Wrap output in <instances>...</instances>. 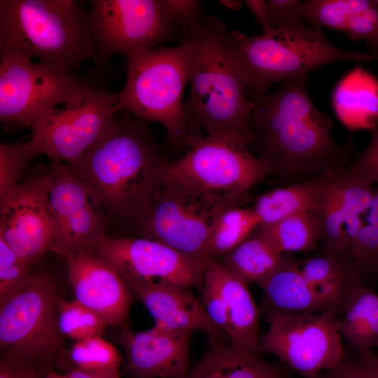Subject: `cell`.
<instances>
[{
    "mask_svg": "<svg viewBox=\"0 0 378 378\" xmlns=\"http://www.w3.org/2000/svg\"><path fill=\"white\" fill-rule=\"evenodd\" d=\"M308 76L290 78L276 91L250 99V147L268 177L284 186L347 167L350 158V147L334 140L329 116L312 103Z\"/></svg>",
    "mask_w": 378,
    "mask_h": 378,
    "instance_id": "obj_1",
    "label": "cell"
},
{
    "mask_svg": "<svg viewBox=\"0 0 378 378\" xmlns=\"http://www.w3.org/2000/svg\"><path fill=\"white\" fill-rule=\"evenodd\" d=\"M170 162L147 121L121 111L99 139L68 166L105 214L132 232Z\"/></svg>",
    "mask_w": 378,
    "mask_h": 378,
    "instance_id": "obj_2",
    "label": "cell"
},
{
    "mask_svg": "<svg viewBox=\"0 0 378 378\" xmlns=\"http://www.w3.org/2000/svg\"><path fill=\"white\" fill-rule=\"evenodd\" d=\"M189 54L190 94L183 103L192 137L230 135L251 142L252 103L235 67L232 31L211 15L199 16L181 26Z\"/></svg>",
    "mask_w": 378,
    "mask_h": 378,
    "instance_id": "obj_3",
    "label": "cell"
},
{
    "mask_svg": "<svg viewBox=\"0 0 378 378\" xmlns=\"http://www.w3.org/2000/svg\"><path fill=\"white\" fill-rule=\"evenodd\" d=\"M89 10L75 0H1L0 55L76 74L94 59Z\"/></svg>",
    "mask_w": 378,
    "mask_h": 378,
    "instance_id": "obj_4",
    "label": "cell"
},
{
    "mask_svg": "<svg viewBox=\"0 0 378 378\" xmlns=\"http://www.w3.org/2000/svg\"><path fill=\"white\" fill-rule=\"evenodd\" d=\"M273 29L252 36L232 32L233 61L249 99L267 93L272 83L309 75L329 63L378 60L372 53L334 46L321 29L307 26L298 12L279 18Z\"/></svg>",
    "mask_w": 378,
    "mask_h": 378,
    "instance_id": "obj_5",
    "label": "cell"
},
{
    "mask_svg": "<svg viewBox=\"0 0 378 378\" xmlns=\"http://www.w3.org/2000/svg\"><path fill=\"white\" fill-rule=\"evenodd\" d=\"M188 149L169 163L164 178L219 213L241 206L250 189L269 176L265 164L241 139L190 137Z\"/></svg>",
    "mask_w": 378,
    "mask_h": 378,
    "instance_id": "obj_6",
    "label": "cell"
},
{
    "mask_svg": "<svg viewBox=\"0 0 378 378\" xmlns=\"http://www.w3.org/2000/svg\"><path fill=\"white\" fill-rule=\"evenodd\" d=\"M125 57L126 80L118 92V111L161 124L171 145L188 148L192 136L183 103L190 72L186 43L137 50Z\"/></svg>",
    "mask_w": 378,
    "mask_h": 378,
    "instance_id": "obj_7",
    "label": "cell"
},
{
    "mask_svg": "<svg viewBox=\"0 0 378 378\" xmlns=\"http://www.w3.org/2000/svg\"><path fill=\"white\" fill-rule=\"evenodd\" d=\"M99 86L85 77L15 55H0V122L6 132L35 123Z\"/></svg>",
    "mask_w": 378,
    "mask_h": 378,
    "instance_id": "obj_8",
    "label": "cell"
},
{
    "mask_svg": "<svg viewBox=\"0 0 378 378\" xmlns=\"http://www.w3.org/2000/svg\"><path fill=\"white\" fill-rule=\"evenodd\" d=\"M90 6L97 64L118 54L154 48L181 29L169 0H92Z\"/></svg>",
    "mask_w": 378,
    "mask_h": 378,
    "instance_id": "obj_9",
    "label": "cell"
},
{
    "mask_svg": "<svg viewBox=\"0 0 378 378\" xmlns=\"http://www.w3.org/2000/svg\"><path fill=\"white\" fill-rule=\"evenodd\" d=\"M337 318L329 312L267 314L269 326L260 337L259 351L275 356L304 378H318L346 356Z\"/></svg>",
    "mask_w": 378,
    "mask_h": 378,
    "instance_id": "obj_10",
    "label": "cell"
},
{
    "mask_svg": "<svg viewBox=\"0 0 378 378\" xmlns=\"http://www.w3.org/2000/svg\"><path fill=\"white\" fill-rule=\"evenodd\" d=\"M59 298L55 280L32 272L24 284L0 304V348L13 349L54 361L64 337L57 326Z\"/></svg>",
    "mask_w": 378,
    "mask_h": 378,
    "instance_id": "obj_11",
    "label": "cell"
},
{
    "mask_svg": "<svg viewBox=\"0 0 378 378\" xmlns=\"http://www.w3.org/2000/svg\"><path fill=\"white\" fill-rule=\"evenodd\" d=\"M220 214L164 178L137 218L131 237L153 239L207 261L211 228Z\"/></svg>",
    "mask_w": 378,
    "mask_h": 378,
    "instance_id": "obj_12",
    "label": "cell"
},
{
    "mask_svg": "<svg viewBox=\"0 0 378 378\" xmlns=\"http://www.w3.org/2000/svg\"><path fill=\"white\" fill-rule=\"evenodd\" d=\"M118 92L102 88L83 99L52 110L31 129L36 152L68 164L82 156L102 135L118 110Z\"/></svg>",
    "mask_w": 378,
    "mask_h": 378,
    "instance_id": "obj_13",
    "label": "cell"
},
{
    "mask_svg": "<svg viewBox=\"0 0 378 378\" xmlns=\"http://www.w3.org/2000/svg\"><path fill=\"white\" fill-rule=\"evenodd\" d=\"M109 263L127 284L202 285L207 261L139 237L102 236L90 250Z\"/></svg>",
    "mask_w": 378,
    "mask_h": 378,
    "instance_id": "obj_14",
    "label": "cell"
},
{
    "mask_svg": "<svg viewBox=\"0 0 378 378\" xmlns=\"http://www.w3.org/2000/svg\"><path fill=\"white\" fill-rule=\"evenodd\" d=\"M47 196L54 225L51 251L65 257L90 251L104 235L108 216L68 165L52 160Z\"/></svg>",
    "mask_w": 378,
    "mask_h": 378,
    "instance_id": "obj_15",
    "label": "cell"
},
{
    "mask_svg": "<svg viewBox=\"0 0 378 378\" xmlns=\"http://www.w3.org/2000/svg\"><path fill=\"white\" fill-rule=\"evenodd\" d=\"M318 183L309 209L318 232L322 252L340 255L349 250L363 225L374 186L356 176L347 167L318 174Z\"/></svg>",
    "mask_w": 378,
    "mask_h": 378,
    "instance_id": "obj_16",
    "label": "cell"
},
{
    "mask_svg": "<svg viewBox=\"0 0 378 378\" xmlns=\"http://www.w3.org/2000/svg\"><path fill=\"white\" fill-rule=\"evenodd\" d=\"M47 184V173L36 175L0 197V239L31 268L53 241Z\"/></svg>",
    "mask_w": 378,
    "mask_h": 378,
    "instance_id": "obj_17",
    "label": "cell"
},
{
    "mask_svg": "<svg viewBox=\"0 0 378 378\" xmlns=\"http://www.w3.org/2000/svg\"><path fill=\"white\" fill-rule=\"evenodd\" d=\"M64 258L75 299L97 313L107 326L127 328L134 294L118 272L92 251Z\"/></svg>",
    "mask_w": 378,
    "mask_h": 378,
    "instance_id": "obj_18",
    "label": "cell"
},
{
    "mask_svg": "<svg viewBox=\"0 0 378 378\" xmlns=\"http://www.w3.org/2000/svg\"><path fill=\"white\" fill-rule=\"evenodd\" d=\"M121 330L125 370L132 378H184L189 372L191 332L156 326L141 332Z\"/></svg>",
    "mask_w": 378,
    "mask_h": 378,
    "instance_id": "obj_19",
    "label": "cell"
},
{
    "mask_svg": "<svg viewBox=\"0 0 378 378\" xmlns=\"http://www.w3.org/2000/svg\"><path fill=\"white\" fill-rule=\"evenodd\" d=\"M127 285L153 317L154 326L172 330L202 332L209 336L213 346L225 344V335L190 288L167 284Z\"/></svg>",
    "mask_w": 378,
    "mask_h": 378,
    "instance_id": "obj_20",
    "label": "cell"
},
{
    "mask_svg": "<svg viewBox=\"0 0 378 378\" xmlns=\"http://www.w3.org/2000/svg\"><path fill=\"white\" fill-rule=\"evenodd\" d=\"M207 264L213 270L226 302L230 319L229 347L245 355L260 354L259 311L248 283L219 259H210Z\"/></svg>",
    "mask_w": 378,
    "mask_h": 378,
    "instance_id": "obj_21",
    "label": "cell"
},
{
    "mask_svg": "<svg viewBox=\"0 0 378 378\" xmlns=\"http://www.w3.org/2000/svg\"><path fill=\"white\" fill-rule=\"evenodd\" d=\"M261 288L267 315L334 313L304 277L300 260L290 255H283L277 268Z\"/></svg>",
    "mask_w": 378,
    "mask_h": 378,
    "instance_id": "obj_22",
    "label": "cell"
},
{
    "mask_svg": "<svg viewBox=\"0 0 378 378\" xmlns=\"http://www.w3.org/2000/svg\"><path fill=\"white\" fill-rule=\"evenodd\" d=\"M307 282L339 316L353 290L363 284L364 271L349 250L340 255L321 252L300 260Z\"/></svg>",
    "mask_w": 378,
    "mask_h": 378,
    "instance_id": "obj_23",
    "label": "cell"
},
{
    "mask_svg": "<svg viewBox=\"0 0 378 378\" xmlns=\"http://www.w3.org/2000/svg\"><path fill=\"white\" fill-rule=\"evenodd\" d=\"M332 105L338 118L349 129L371 130L378 120V80L356 66L335 88Z\"/></svg>",
    "mask_w": 378,
    "mask_h": 378,
    "instance_id": "obj_24",
    "label": "cell"
},
{
    "mask_svg": "<svg viewBox=\"0 0 378 378\" xmlns=\"http://www.w3.org/2000/svg\"><path fill=\"white\" fill-rule=\"evenodd\" d=\"M338 330L356 353L378 347V293L361 284L337 318Z\"/></svg>",
    "mask_w": 378,
    "mask_h": 378,
    "instance_id": "obj_25",
    "label": "cell"
},
{
    "mask_svg": "<svg viewBox=\"0 0 378 378\" xmlns=\"http://www.w3.org/2000/svg\"><path fill=\"white\" fill-rule=\"evenodd\" d=\"M283 255L256 227L219 260L246 283L262 287L277 268Z\"/></svg>",
    "mask_w": 378,
    "mask_h": 378,
    "instance_id": "obj_26",
    "label": "cell"
},
{
    "mask_svg": "<svg viewBox=\"0 0 378 378\" xmlns=\"http://www.w3.org/2000/svg\"><path fill=\"white\" fill-rule=\"evenodd\" d=\"M318 175L304 181L279 187L260 195L251 207L259 225L274 223L290 215L309 211L316 196Z\"/></svg>",
    "mask_w": 378,
    "mask_h": 378,
    "instance_id": "obj_27",
    "label": "cell"
},
{
    "mask_svg": "<svg viewBox=\"0 0 378 378\" xmlns=\"http://www.w3.org/2000/svg\"><path fill=\"white\" fill-rule=\"evenodd\" d=\"M257 228L282 254L309 252L318 243L317 225L309 211Z\"/></svg>",
    "mask_w": 378,
    "mask_h": 378,
    "instance_id": "obj_28",
    "label": "cell"
},
{
    "mask_svg": "<svg viewBox=\"0 0 378 378\" xmlns=\"http://www.w3.org/2000/svg\"><path fill=\"white\" fill-rule=\"evenodd\" d=\"M259 225L252 208L225 210L214 222L209 242V259H220Z\"/></svg>",
    "mask_w": 378,
    "mask_h": 378,
    "instance_id": "obj_29",
    "label": "cell"
},
{
    "mask_svg": "<svg viewBox=\"0 0 378 378\" xmlns=\"http://www.w3.org/2000/svg\"><path fill=\"white\" fill-rule=\"evenodd\" d=\"M374 0H307L300 1L298 12L310 26L343 31L349 20L370 8Z\"/></svg>",
    "mask_w": 378,
    "mask_h": 378,
    "instance_id": "obj_30",
    "label": "cell"
},
{
    "mask_svg": "<svg viewBox=\"0 0 378 378\" xmlns=\"http://www.w3.org/2000/svg\"><path fill=\"white\" fill-rule=\"evenodd\" d=\"M57 326L64 337L75 342L102 337L107 326L97 313L76 299L69 301L61 297L57 302Z\"/></svg>",
    "mask_w": 378,
    "mask_h": 378,
    "instance_id": "obj_31",
    "label": "cell"
},
{
    "mask_svg": "<svg viewBox=\"0 0 378 378\" xmlns=\"http://www.w3.org/2000/svg\"><path fill=\"white\" fill-rule=\"evenodd\" d=\"M218 346L224 378H288L289 368L281 362L267 361L260 354H242L225 344Z\"/></svg>",
    "mask_w": 378,
    "mask_h": 378,
    "instance_id": "obj_32",
    "label": "cell"
},
{
    "mask_svg": "<svg viewBox=\"0 0 378 378\" xmlns=\"http://www.w3.org/2000/svg\"><path fill=\"white\" fill-rule=\"evenodd\" d=\"M68 358L70 368L92 372L118 370L122 360L118 349L100 336L76 342Z\"/></svg>",
    "mask_w": 378,
    "mask_h": 378,
    "instance_id": "obj_33",
    "label": "cell"
},
{
    "mask_svg": "<svg viewBox=\"0 0 378 378\" xmlns=\"http://www.w3.org/2000/svg\"><path fill=\"white\" fill-rule=\"evenodd\" d=\"M375 185L365 220L349 248L364 272H378V183Z\"/></svg>",
    "mask_w": 378,
    "mask_h": 378,
    "instance_id": "obj_34",
    "label": "cell"
},
{
    "mask_svg": "<svg viewBox=\"0 0 378 378\" xmlns=\"http://www.w3.org/2000/svg\"><path fill=\"white\" fill-rule=\"evenodd\" d=\"M37 155L29 141L0 144V197L21 182L28 162Z\"/></svg>",
    "mask_w": 378,
    "mask_h": 378,
    "instance_id": "obj_35",
    "label": "cell"
},
{
    "mask_svg": "<svg viewBox=\"0 0 378 378\" xmlns=\"http://www.w3.org/2000/svg\"><path fill=\"white\" fill-rule=\"evenodd\" d=\"M53 370V362L13 349L0 354V378H46Z\"/></svg>",
    "mask_w": 378,
    "mask_h": 378,
    "instance_id": "obj_36",
    "label": "cell"
},
{
    "mask_svg": "<svg viewBox=\"0 0 378 378\" xmlns=\"http://www.w3.org/2000/svg\"><path fill=\"white\" fill-rule=\"evenodd\" d=\"M31 269L0 239V304L24 284L32 273Z\"/></svg>",
    "mask_w": 378,
    "mask_h": 378,
    "instance_id": "obj_37",
    "label": "cell"
},
{
    "mask_svg": "<svg viewBox=\"0 0 378 378\" xmlns=\"http://www.w3.org/2000/svg\"><path fill=\"white\" fill-rule=\"evenodd\" d=\"M202 304L215 325L229 337L230 319L226 302L218 280L206 262L201 285Z\"/></svg>",
    "mask_w": 378,
    "mask_h": 378,
    "instance_id": "obj_38",
    "label": "cell"
},
{
    "mask_svg": "<svg viewBox=\"0 0 378 378\" xmlns=\"http://www.w3.org/2000/svg\"><path fill=\"white\" fill-rule=\"evenodd\" d=\"M318 378H378V354L373 350L356 353L354 358L346 354L338 367L323 372Z\"/></svg>",
    "mask_w": 378,
    "mask_h": 378,
    "instance_id": "obj_39",
    "label": "cell"
},
{
    "mask_svg": "<svg viewBox=\"0 0 378 378\" xmlns=\"http://www.w3.org/2000/svg\"><path fill=\"white\" fill-rule=\"evenodd\" d=\"M351 40H363L372 54L378 58V1L363 13L352 17L343 29Z\"/></svg>",
    "mask_w": 378,
    "mask_h": 378,
    "instance_id": "obj_40",
    "label": "cell"
},
{
    "mask_svg": "<svg viewBox=\"0 0 378 378\" xmlns=\"http://www.w3.org/2000/svg\"><path fill=\"white\" fill-rule=\"evenodd\" d=\"M371 139L367 148L347 166L351 174L370 183H378V126L370 130Z\"/></svg>",
    "mask_w": 378,
    "mask_h": 378,
    "instance_id": "obj_41",
    "label": "cell"
},
{
    "mask_svg": "<svg viewBox=\"0 0 378 378\" xmlns=\"http://www.w3.org/2000/svg\"><path fill=\"white\" fill-rule=\"evenodd\" d=\"M184 378H224L218 346H213Z\"/></svg>",
    "mask_w": 378,
    "mask_h": 378,
    "instance_id": "obj_42",
    "label": "cell"
},
{
    "mask_svg": "<svg viewBox=\"0 0 378 378\" xmlns=\"http://www.w3.org/2000/svg\"><path fill=\"white\" fill-rule=\"evenodd\" d=\"M245 3L255 15L258 23L262 27V34L271 33L274 29L269 19L267 1L247 0Z\"/></svg>",
    "mask_w": 378,
    "mask_h": 378,
    "instance_id": "obj_43",
    "label": "cell"
},
{
    "mask_svg": "<svg viewBox=\"0 0 378 378\" xmlns=\"http://www.w3.org/2000/svg\"><path fill=\"white\" fill-rule=\"evenodd\" d=\"M64 374L66 378H120L119 369L104 372H92L70 368Z\"/></svg>",
    "mask_w": 378,
    "mask_h": 378,
    "instance_id": "obj_44",
    "label": "cell"
},
{
    "mask_svg": "<svg viewBox=\"0 0 378 378\" xmlns=\"http://www.w3.org/2000/svg\"><path fill=\"white\" fill-rule=\"evenodd\" d=\"M220 2L228 8L234 10L239 9L242 4L240 1H221Z\"/></svg>",
    "mask_w": 378,
    "mask_h": 378,
    "instance_id": "obj_45",
    "label": "cell"
},
{
    "mask_svg": "<svg viewBox=\"0 0 378 378\" xmlns=\"http://www.w3.org/2000/svg\"><path fill=\"white\" fill-rule=\"evenodd\" d=\"M46 378H66V376L64 374H62L59 373H57L54 370H52L49 372L47 377Z\"/></svg>",
    "mask_w": 378,
    "mask_h": 378,
    "instance_id": "obj_46",
    "label": "cell"
},
{
    "mask_svg": "<svg viewBox=\"0 0 378 378\" xmlns=\"http://www.w3.org/2000/svg\"></svg>",
    "mask_w": 378,
    "mask_h": 378,
    "instance_id": "obj_47",
    "label": "cell"
}]
</instances>
